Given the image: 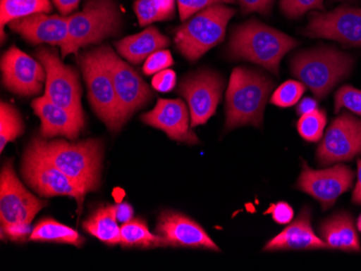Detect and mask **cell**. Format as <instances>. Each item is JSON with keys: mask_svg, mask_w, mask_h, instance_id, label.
I'll list each match as a JSON object with an SVG mask.
<instances>
[{"mask_svg": "<svg viewBox=\"0 0 361 271\" xmlns=\"http://www.w3.org/2000/svg\"><path fill=\"white\" fill-rule=\"evenodd\" d=\"M56 168L76 182L88 194L100 186L103 141L97 139L70 143L64 139L47 141L35 137L30 141Z\"/></svg>", "mask_w": 361, "mask_h": 271, "instance_id": "1", "label": "cell"}, {"mask_svg": "<svg viewBox=\"0 0 361 271\" xmlns=\"http://www.w3.org/2000/svg\"><path fill=\"white\" fill-rule=\"evenodd\" d=\"M274 89L271 78L245 68H236L226 92L227 131L243 125L261 127L265 106Z\"/></svg>", "mask_w": 361, "mask_h": 271, "instance_id": "2", "label": "cell"}, {"mask_svg": "<svg viewBox=\"0 0 361 271\" xmlns=\"http://www.w3.org/2000/svg\"><path fill=\"white\" fill-rule=\"evenodd\" d=\"M298 44L299 42L287 34L252 20L235 28L228 54L235 60L255 63L278 75L281 58Z\"/></svg>", "mask_w": 361, "mask_h": 271, "instance_id": "3", "label": "cell"}, {"mask_svg": "<svg viewBox=\"0 0 361 271\" xmlns=\"http://www.w3.org/2000/svg\"><path fill=\"white\" fill-rule=\"evenodd\" d=\"M46 202L32 195L16 177L12 163L0 175V225L1 238L23 242L30 234V224Z\"/></svg>", "mask_w": 361, "mask_h": 271, "instance_id": "4", "label": "cell"}, {"mask_svg": "<svg viewBox=\"0 0 361 271\" xmlns=\"http://www.w3.org/2000/svg\"><path fill=\"white\" fill-rule=\"evenodd\" d=\"M123 18L114 0H88L84 10L68 17V35L60 46L66 58L89 44H100L121 32Z\"/></svg>", "mask_w": 361, "mask_h": 271, "instance_id": "5", "label": "cell"}, {"mask_svg": "<svg viewBox=\"0 0 361 271\" xmlns=\"http://www.w3.org/2000/svg\"><path fill=\"white\" fill-rule=\"evenodd\" d=\"M354 60L331 48L299 52L291 60V73L316 98L324 99L350 75Z\"/></svg>", "mask_w": 361, "mask_h": 271, "instance_id": "6", "label": "cell"}, {"mask_svg": "<svg viewBox=\"0 0 361 271\" xmlns=\"http://www.w3.org/2000/svg\"><path fill=\"white\" fill-rule=\"evenodd\" d=\"M236 10L213 5L202 10L180 26L174 36L176 48L184 58L195 62L224 40L227 24Z\"/></svg>", "mask_w": 361, "mask_h": 271, "instance_id": "7", "label": "cell"}, {"mask_svg": "<svg viewBox=\"0 0 361 271\" xmlns=\"http://www.w3.org/2000/svg\"><path fill=\"white\" fill-rule=\"evenodd\" d=\"M80 68L88 88L89 101L95 114L109 127L116 132L125 125L121 105L109 70L101 62L95 50L80 56Z\"/></svg>", "mask_w": 361, "mask_h": 271, "instance_id": "8", "label": "cell"}, {"mask_svg": "<svg viewBox=\"0 0 361 271\" xmlns=\"http://www.w3.org/2000/svg\"><path fill=\"white\" fill-rule=\"evenodd\" d=\"M22 175L27 185L42 197L68 196L76 199L80 208L87 195L76 182L63 173L32 143L23 156Z\"/></svg>", "mask_w": 361, "mask_h": 271, "instance_id": "9", "label": "cell"}, {"mask_svg": "<svg viewBox=\"0 0 361 271\" xmlns=\"http://www.w3.org/2000/svg\"><path fill=\"white\" fill-rule=\"evenodd\" d=\"M38 61L47 73L44 96L54 104L70 111L79 120L85 122L84 109L81 106V87L79 74L72 66L65 65L58 51L40 48Z\"/></svg>", "mask_w": 361, "mask_h": 271, "instance_id": "10", "label": "cell"}, {"mask_svg": "<svg viewBox=\"0 0 361 271\" xmlns=\"http://www.w3.org/2000/svg\"><path fill=\"white\" fill-rule=\"evenodd\" d=\"M94 50L111 75L123 120L127 122L135 111L151 101L153 96L151 89L142 77L127 62L121 60L109 46H100Z\"/></svg>", "mask_w": 361, "mask_h": 271, "instance_id": "11", "label": "cell"}, {"mask_svg": "<svg viewBox=\"0 0 361 271\" xmlns=\"http://www.w3.org/2000/svg\"><path fill=\"white\" fill-rule=\"evenodd\" d=\"M224 87V78L211 70H200L184 77L178 93L185 99L190 107L192 127L204 125L216 114Z\"/></svg>", "mask_w": 361, "mask_h": 271, "instance_id": "12", "label": "cell"}, {"mask_svg": "<svg viewBox=\"0 0 361 271\" xmlns=\"http://www.w3.org/2000/svg\"><path fill=\"white\" fill-rule=\"evenodd\" d=\"M302 33L307 37L336 40L343 46H361V8L343 6L326 13L314 12Z\"/></svg>", "mask_w": 361, "mask_h": 271, "instance_id": "13", "label": "cell"}, {"mask_svg": "<svg viewBox=\"0 0 361 271\" xmlns=\"http://www.w3.org/2000/svg\"><path fill=\"white\" fill-rule=\"evenodd\" d=\"M358 155H361V120L344 113L326 130L316 153L317 161L320 165H329L352 160Z\"/></svg>", "mask_w": 361, "mask_h": 271, "instance_id": "14", "label": "cell"}, {"mask_svg": "<svg viewBox=\"0 0 361 271\" xmlns=\"http://www.w3.org/2000/svg\"><path fill=\"white\" fill-rule=\"evenodd\" d=\"M302 172L295 187L312 196L322 203V209H329L342 194L350 189L355 177L354 171L346 165H338L329 169H310L302 160Z\"/></svg>", "mask_w": 361, "mask_h": 271, "instance_id": "15", "label": "cell"}, {"mask_svg": "<svg viewBox=\"0 0 361 271\" xmlns=\"http://www.w3.org/2000/svg\"><path fill=\"white\" fill-rule=\"evenodd\" d=\"M1 74L6 88L21 96L39 94L47 79L42 63L14 46L1 58Z\"/></svg>", "mask_w": 361, "mask_h": 271, "instance_id": "16", "label": "cell"}, {"mask_svg": "<svg viewBox=\"0 0 361 271\" xmlns=\"http://www.w3.org/2000/svg\"><path fill=\"white\" fill-rule=\"evenodd\" d=\"M156 232L161 237L165 246L221 251L198 222L178 212H162Z\"/></svg>", "mask_w": 361, "mask_h": 271, "instance_id": "17", "label": "cell"}, {"mask_svg": "<svg viewBox=\"0 0 361 271\" xmlns=\"http://www.w3.org/2000/svg\"><path fill=\"white\" fill-rule=\"evenodd\" d=\"M141 119L145 125L164 131L174 141L190 145L200 141L192 130L188 107L180 99H159L156 106L149 113L142 115Z\"/></svg>", "mask_w": 361, "mask_h": 271, "instance_id": "18", "label": "cell"}, {"mask_svg": "<svg viewBox=\"0 0 361 271\" xmlns=\"http://www.w3.org/2000/svg\"><path fill=\"white\" fill-rule=\"evenodd\" d=\"M10 28L32 44L62 46L68 35V17L36 13L10 22Z\"/></svg>", "mask_w": 361, "mask_h": 271, "instance_id": "19", "label": "cell"}, {"mask_svg": "<svg viewBox=\"0 0 361 271\" xmlns=\"http://www.w3.org/2000/svg\"><path fill=\"white\" fill-rule=\"evenodd\" d=\"M32 108L39 117L40 135L44 139L61 135L68 139H77L84 129L85 122L68 109L48 100L44 95L32 101Z\"/></svg>", "mask_w": 361, "mask_h": 271, "instance_id": "20", "label": "cell"}, {"mask_svg": "<svg viewBox=\"0 0 361 271\" xmlns=\"http://www.w3.org/2000/svg\"><path fill=\"white\" fill-rule=\"evenodd\" d=\"M310 220H312L310 208L304 206L297 220L292 222L281 234L274 237L267 242V246H264L265 252L329 248L324 240L316 236Z\"/></svg>", "mask_w": 361, "mask_h": 271, "instance_id": "21", "label": "cell"}, {"mask_svg": "<svg viewBox=\"0 0 361 271\" xmlns=\"http://www.w3.org/2000/svg\"><path fill=\"white\" fill-rule=\"evenodd\" d=\"M322 240L332 250L359 253L361 251L358 234L352 215L348 212L334 214L320 224Z\"/></svg>", "mask_w": 361, "mask_h": 271, "instance_id": "22", "label": "cell"}, {"mask_svg": "<svg viewBox=\"0 0 361 271\" xmlns=\"http://www.w3.org/2000/svg\"><path fill=\"white\" fill-rule=\"evenodd\" d=\"M169 46V39L156 27H149L141 33L128 36L116 42L118 53L133 64H140L154 52Z\"/></svg>", "mask_w": 361, "mask_h": 271, "instance_id": "23", "label": "cell"}, {"mask_svg": "<svg viewBox=\"0 0 361 271\" xmlns=\"http://www.w3.org/2000/svg\"><path fill=\"white\" fill-rule=\"evenodd\" d=\"M84 229L109 246L121 244V227L115 206H102L97 209L84 222Z\"/></svg>", "mask_w": 361, "mask_h": 271, "instance_id": "24", "label": "cell"}, {"mask_svg": "<svg viewBox=\"0 0 361 271\" xmlns=\"http://www.w3.org/2000/svg\"><path fill=\"white\" fill-rule=\"evenodd\" d=\"M30 241L51 242V244H72L82 246L85 239L77 230L63 225L51 218L40 220L30 234Z\"/></svg>", "mask_w": 361, "mask_h": 271, "instance_id": "25", "label": "cell"}, {"mask_svg": "<svg viewBox=\"0 0 361 271\" xmlns=\"http://www.w3.org/2000/svg\"><path fill=\"white\" fill-rule=\"evenodd\" d=\"M1 30L6 24L16 19L28 17L36 13H50L52 10L50 0H1Z\"/></svg>", "mask_w": 361, "mask_h": 271, "instance_id": "26", "label": "cell"}, {"mask_svg": "<svg viewBox=\"0 0 361 271\" xmlns=\"http://www.w3.org/2000/svg\"><path fill=\"white\" fill-rule=\"evenodd\" d=\"M121 244L133 248H157L165 246L159 234L149 232L146 222L142 220H131L125 222L121 227Z\"/></svg>", "mask_w": 361, "mask_h": 271, "instance_id": "27", "label": "cell"}, {"mask_svg": "<svg viewBox=\"0 0 361 271\" xmlns=\"http://www.w3.org/2000/svg\"><path fill=\"white\" fill-rule=\"evenodd\" d=\"M174 11V0H137L135 4V12L141 26L171 20Z\"/></svg>", "mask_w": 361, "mask_h": 271, "instance_id": "28", "label": "cell"}, {"mask_svg": "<svg viewBox=\"0 0 361 271\" xmlns=\"http://www.w3.org/2000/svg\"><path fill=\"white\" fill-rule=\"evenodd\" d=\"M24 123L19 111L10 103L0 105V151H3L8 143L18 139L23 133Z\"/></svg>", "mask_w": 361, "mask_h": 271, "instance_id": "29", "label": "cell"}, {"mask_svg": "<svg viewBox=\"0 0 361 271\" xmlns=\"http://www.w3.org/2000/svg\"><path fill=\"white\" fill-rule=\"evenodd\" d=\"M326 125V115L324 111H312L310 114L300 116L298 121L299 134L307 141H318L322 139L324 127Z\"/></svg>", "mask_w": 361, "mask_h": 271, "instance_id": "30", "label": "cell"}, {"mask_svg": "<svg viewBox=\"0 0 361 271\" xmlns=\"http://www.w3.org/2000/svg\"><path fill=\"white\" fill-rule=\"evenodd\" d=\"M305 84L295 80H288L276 89L271 95V104L278 107H291L298 104L305 92Z\"/></svg>", "mask_w": 361, "mask_h": 271, "instance_id": "31", "label": "cell"}, {"mask_svg": "<svg viewBox=\"0 0 361 271\" xmlns=\"http://www.w3.org/2000/svg\"><path fill=\"white\" fill-rule=\"evenodd\" d=\"M343 107L361 116V91L357 90L354 87H342L334 98V111L336 114L340 113Z\"/></svg>", "mask_w": 361, "mask_h": 271, "instance_id": "32", "label": "cell"}, {"mask_svg": "<svg viewBox=\"0 0 361 271\" xmlns=\"http://www.w3.org/2000/svg\"><path fill=\"white\" fill-rule=\"evenodd\" d=\"M281 11L290 19H297L310 10L324 9V0H281Z\"/></svg>", "mask_w": 361, "mask_h": 271, "instance_id": "33", "label": "cell"}, {"mask_svg": "<svg viewBox=\"0 0 361 271\" xmlns=\"http://www.w3.org/2000/svg\"><path fill=\"white\" fill-rule=\"evenodd\" d=\"M235 3L236 0H178V11L182 21L190 19L192 15L210 6Z\"/></svg>", "mask_w": 361, "mask_h": 271, "instance_id": "34", "label": "cell"}, {"mask_svg": "<svg viewBox=\"0 0 361 271\" xmlns=\"http://www.w3.org/2000/svg\"><path fill=\"white\" fill-rule=\"evenodd\" d=\"M173 63L171 52L168 50H159L146 58L143 72L145 73V75L151 76V75L157 74L161 70H167L168 68L173 65Z\"/></svg>", "mask_w": 361, "mask_h": 271, "instance_id": "35", "label": "cell"}, {"mask_svg": "<svg viewBox=\"0 0 361 271\" xmlns=\"http://www.w3.org/2000/svg\"><path fill=\"white\" fill-rule=\"evenodd\" d=\"M265 214H271L273 220L279 225H287L292 222L294 218L293 209L287 202H277V203L271 204Z\"/></svg>", "mask_w": 361, "mask_h": 271, "instance_id": "36", "label": "cell"}, {"mask_svg": "<svg viewBox=\"0 0 361 271\" xmlns=\"http://www.w3.org/2000/svg\"><path fill=\"white\" fill-rule=\"evenodd\" d=\"M176 84V74L172 70H161L154 76L152 86L159 92H170Z\"/></svg>", "mask_w": 361, "mask_h": 271, "instance_id": "37", "label": "cell"}, {"mask_svg": "<svg viewBox=\"0 0 361 271\" xmlns=\"http://www.w3.org/2000/svg\"><path fill=\"white\" fill-rule=\"evenodd\" d=\"M276 0H238L243 13L269 14Z\"/></svg>", "mask_w": 361, "mask_h": 271, "instance_id": "38", "label": "cell"}, {"mask_svg": "<svg viewBox=\"0 0 361 271\" xmlns=\"http://www.w3.org/2000/svg\"><path fill=\"white\" fill-rule=\"evenodd\" d=\"M115 212H116L117 220L123 224L133 220V209L130 204H117V206H115Z\"/></svg>", "mask_w": 361, "mask_h": 271, "instance_id": "39", "label": "cell"}, {"mask_svg": "<svg viewBox=\"0 0 361 271\" xmlns=\"http://www.w3.org/2000/svg\"><path fill=\"white\" fill-rule=\"evenodd\" d=\"M62 15H68L78 8L80 0H52Z\"/></svg>", "mask_w": 361, "mask_h": 271, "instance_id": "40", "label": "cell"}, {"mask_svg": "<svg viewBox=\"0 0 361 271\" xmlns=\"http://www.w3.org/2000/svg\"><path fill=\"white\" fill-rule=\"evenodd\" d=\"M317 101L312 98H305L298 104L297 113L299 116H303V115L310 114L312 111H317Z\"/></svg>", "mask_w": 361, "mask_h": 271, "instance_id": "41", "label": "cell"}, {"mask_svg": "<svg viewBox=\"0 0 361 271\" xmlns=\"http://www.w3.org/2000/svg\"><path fill=\"white\" fill-rule=\"evenodd\" d=\"M357 165H358V172H357L358 179H357L356 187L353 193V202L361 206V159H358Z\"/></svg>", "mask_w": 361, "mask_h": 271, "instance_id": "42", "label": "cell"}, {"mask_svg": "<svg viewBox=\"0 0 361 271\" xmlns=\"http://www.w3.org/2000/svg\"><path fill=\"white\" fill-rule=\"evenodd\" d=\"M357 227H358L359 232H361V215L359 216L358 220H357Z\"/></svg>", "mask_w": 361, "mask_h": 271, "instance_id": "43", "label": "cell"}]
</instances>
